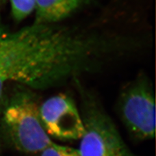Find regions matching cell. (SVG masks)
<instances>
[{
    "label": "cell",
    "instance_id": "obj_1",
    "mask_svg": "<svg viewBox=\"0 0 156 156\" xmlns=\"http://www.w3.org/2000/svg\"><path fill=\"white\" fill-rule=\"evenodd\" d=\"M81 58L80 41L69 27L34 22L14 33L0 29V113L7 82L35 89L58 85L76 75Z\"/></svg>",
    "mask_w": 156,
    "mask_h": 156
},
{
    "label": "cell",
    "instance_id": "obj_2",
    "mask_svg": "<svg viewBox=\"0 0 156 156\" xmlns=\"http://www.w3.org/2000/svg\"><path fill=\"white\" fill-rule=\"evenodd\" d=\"M37 96L29 89L16 91L2 109V125L8 140L17 150L40 153L52 145L42 124Z\"/></svg>",
    "mask_w": 156,
    "mask_h": 156
},
{
    "label": "cell",
    "instance_id": "obj_3",
    "mask_svg": "<svg viewBox=\"0 0 156 156\" xmlns=\"http://www.w3.org/2000/svg\"><path fill=\"white\" fill-rule=\"evenodd\" d=\"M85 133L80 139L81 156H136L126 144L99 100L80 88Z\"/></svg>",
    "mask_w": 156,
    "mask_h": 156
},
{
    "label": "cell",
    "instance_id": "obj_4",
    "mask_svg": "<svg viewBox=\"0 0 156 156\" xmlns=\"http://www.w3.org/2000/svg\"><path fill=\"white\" fill-rule=\"evenodd\" d=\"M122 121L136 140L154 138L155 102L153 87L145 75H139L121 91L118 101Z\"/></svg>",
    "mask_w": 156,
    "mask_h": 156
},
{
    "label": "cell",
    "instance_id": "obj_5",
    "mask_svg": "<svg viewBox=\"0 0 156 156\" xmlns=\"http://www.w3.org/2000/svg\"><path fill=\"white\" fill-rule=\"evenodd\" d=\"M39 113L49 136L62 140H80L85 133L80 110L65 94L51 96L40 105Z\"/></svg>",
    "mask_w": 156,
    "mask_h": 156
},
{
    "label": "cell",
    "instance_id": "obj_6",
    "mask_svg": "<svg viewBox=\"0 0 156 156\" xmlns=\"http://www.w3.org/2000/svg\"><path fill=\"white\" fill-rule=\"evenodd\" d=\"M84 0H36L35 23L55 24L78 9Z\"/></svg>",
    "mask_w": 156,
    "mask_h": 156
},
{
    "label": "cell",
    "instance_id": "obj_7",
    "mask_svg": "<svg viewBox=\"0 0 156 156\" xmlns=\"http://www.w3.org/2000/svg\"><path fill=\"white\" fill-rule=\"evenodd\" d=\"M11 13L14 20L22 21L35 11L36 0H10Z\"/></svg>",
    "mask_w": 156,
    "mask_h": 156
},
{
    "label": "cell",
    "instance_id": "obj_8",
    "mask_svg": "<svg viewBox=\"0 0 156 156\" xmlns=\"http://www.w3.org/2000/svg\"><path fill=\"white\" fill-rule=\"evenodd\" d=\"M40 156H81L78 149L53 143L40 152Z\"/></svg>",
    "mask_w": 156,
    "mask_h": 156
}]
</instances>
